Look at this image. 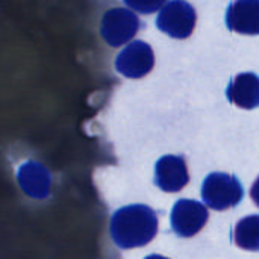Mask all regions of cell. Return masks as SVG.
<instances>
[{"instance_id": "6da1fadb", "label": "cell", "mask_w": 259, "mask_h": 259, "mask_svg": "<svg viewBox=\"0 0 259 259\" xmlns=\"http://www.w3.org/2000/svg\"><path fill=\"white\" fill-rule=\"evenodd\" d=\"M109 231L120 249L143 247L158 232V215L147 205H129L114 212Z\"/></svg>"}, {"instance_id": "7a4b0ae2", "label": "cell", "mask_w": 259, "mask_h": 259, "mask_svg": "<svg viewBox=\"0 0 259 259\" xmlns=\"http://www.w3.org/2000/svg\"><path fill=\"white\" fill-rule=\"evenodd\" d=\"M244 197L238 178L226 173H211L202 184V199L214 211H226L237 206Z\"/></svg>"}, {"instance_id": "3957f363", "label": "cell", "mask_w": 259, "mask_h": 259, "mask_svg": "<svg viewBox=\"0 0 259 259\" xmlns=\"http://www.w3.org/2000/svg\"><path fill=\"white\" fill-rule=\"evenodd\" d=\"M196 20V9L187 0H171L159 9L156 26L171 38L185 39L193 33Z\"/></svg>"}, {"instance_id": "277c9868", "label": "cell", "mask_w": 259, "mask_h": 259, "mask_svg": "<svg viewBox=\"0 0 259 259\" xmlns=\"http://www.w3.org/2000/svg\"><path fill=\"white\" fill-rule=\"evenodd\" d=\"M141 23L137 14L124 8H114L103 15L100 32L109 46L118 47L131 41L137 35Z\"/></svg>"}, {"instance_id": "5b68a950", "label": "cell", "mask_w": 259, "mask_h": 259, "mask_svg": "<svg viewBox=\"0 0 259 259\" xmlns=\"http://www.w3.org/2000/svg\"><path fill=\"white\" fill-rule=\"evenodd\" d=\"M208 209L203 203L191 199H181L171 209V228L176 235L191 238L199 234L208 222Z\"/></svg>"}, {"instance_id": "8992f818", "label": "cell", "mask_w": 259, "mask_h": 259, "mask_svg": "<svg viewBox=\"0 0 259 259\" xmlns=\"http://www.w3.org/2000/svg\"><path fill=\"white\" fill-rule=\"evenodd\" d=\"M155 65V53L144 41H132L126 46L115 59V68L120 74L140 79L152 71Z\"/></svg>"}, {"instance_id": "52a82bcc", "label": "cell", "mask_w": 259, "mask_h": 259, "mask_svg": "<svg viewBox=\"0 0 259 259\" xmlns=\"http://www.w3.org/2000/svg\"><path fill=\"white\" fill-rule=\"evenodd\" d=\"M190 182L188 167L184 156L165 155L155 165V184L165 193H178Z\"/></svg>"}, {"instance_id": "ba28073f", "label": "cell", "mask_w": 259, "mask_h": 259, "mask_svg": "<svg viewBox=\"0 0 259 259\" xmlns=\"http://www.w3.org/2000/svg\"><path fill=\"white\" fill-rule=\"evenodd\" d=\"M226 24L243 35H259V0H235L226 11Z\"/></svg>"}, {"instance_id": "9c48e42d", "label": "cell", "mask_w": 259, "mask_h": 259, "mask_svg": "<svg viewBox=\"0 0 259 259\" xmlns=\"http://www.w3.org/2000/svg\"><path fill=\"white\" fill-rule=\"evenodd\" d=\"M229 102L243 109H255L259 106V76L255 73H241L235 76L226 90Z\"/></svg>"}, {"instance_id": "30bf717a", "label": "cell", "mask_w": 259, "mask_h": 259, "mask_svg": "<svg viewBox=\"0 0 259 259\" xmlns=\"http://www.w3.org/2000/svg\"><path fill=\"white\" fill-rule=\"evenodd\" d=\"M234 241L238 247L258 252L259 250V215L241 219L234 229Z\"/></svg>"}, {"instance_id": "8fae6325", "label": "cell", "mask_w": 259, "mask_h": 259, "mask_svg": "<svg viewBox=\"0 0 259 259\" xmlns=\"http://www.w3.org/2000/svg\"><path fill=\"white\" fill-rule=\"evenodd\" d=\"M129 8L138 11L140 14H152L159 11L167 0H123Z\"/></svg>"}, {"instance_id": "7c38bea8", "label": "cell", "mask_w": 259, "mask_h": 259, "mask_svg": "<svg viewBox=\"0 0 259 259\" xmlns=\"http://www.w3.org/2000/svg\"><path fill=\"white\" fill-rule=\"evenodd\" d=\"M250 197L253 199L255 205H256V206H259V176H258V179L253 182V185H252V190H250Z\"/></svg>"}]
</instances>
